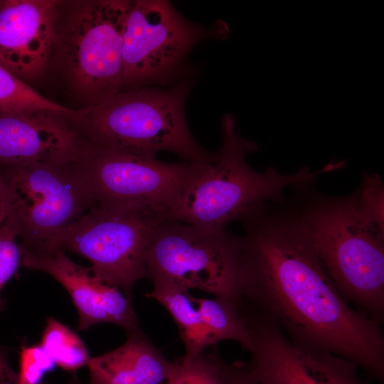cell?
<instances>
[{"mask_svg":"<svg viewBox=\"0 0 384 384\" xmlns=\"http://www.w3.org/2000/svg\"><path fill=\"white\" fill-rule=\"evenodd\" d=\"M252 206L244 228L240 307L274 321L294 343L329 352L382 381L380 324L339 293L292 211Z\"/></svg>","mask_w":384,"mask_h":384,"instance_id":"1","label":"cell"},{"mask_svg":"<svg viewBox=\"0 0 384 384\" xmlns=\"http://www.w3.org/2000/svg\"><path fill=\"white\" fill-rule=\"evenodd\" d=\"M193 78L168 86L122 90L100 105L74 110L65 118L81 137L103 147L151 158L164 151L186 163H210L216 152L198 142L186 119Z\"/></svg>","mask_w":384,"mask_h":384,"instance_id":"2","label":"cell"},{"mask_svg":"<svg viewBox=\"0 0 384 384\" xmlns=\"http://www.w3.org/2000/svg\"><path fill=\"white\" fill-rule=\"evenodd\" d=\"M292 213L341 296L381 324L384 318V231L357 192L318 195Z\"/></svg>","mask_w":384,"mask_h":384,"instance_id":"3","label":"cell"},{"mask_svg":"<svg viewBox=\"0 0 384 384\" xmlns=\"http://www.w3.org/2000/svg\"><path fill=\"white\" fill-rule=\"evenodd\" d=\"M235 127L231 113L223 115L222 144L215 159L202 166L167 213V220L206 232L223 231L251 207L279 203L286 189L309 185L321 173L336 170L331 162L314 171L304 167L283 174L270 167L259 172L245 160L247 154L257 150V144L241 137Z\"/></svg>","mask_w":384,"mask_h":384,"instance_id":"4","label":"cell"},{"mask_svg":"<svg viewBox=\"0 0 384 384\" xmlns=\"http://www.w3.org/2000/svg\"><path fill=\"white\" fill-rule=\"evenodd\" d=\"M132 0H60L50 70L75 110L122 90V34Z\"/></svg>","mask_w":384,"mask_h":384,"instance_id":"5","label":"cell"},{"mask_svg":"<svg viewBox=\"0 0 384 384\" xmlns=\"http://www.w3.org/2000/svg\"><path fill=\"white\" fill-rule=\"evenodd\" d=\"M228 23L191 21L167 0H132L122 34V90L168 86L191 78L188 56L201 41H224Z\"/></svg>","mask_w":384,"mask_h":384,"instance_id":"6","label":"cell"},{"mask_svg":"<svg viewBox=\"0 0 384 384\" xmlns=\"http://www.w3.org/2000/svg\"><path fill=\"white\" fill-rule=\"evenodd\" d=\"M166 219L165 214L137 204L94 202L33 251L62 250L80 255L97 276L131 298L134 284L146 277L152 236Z\"/></svg>","mask_w":384,"mask_h":384,"instance_id":"7","label":"cell"},{"mask_svg":"<svg viewBox=\"0 0 384 384\" xmlns=\"http://www.w3.org/2000/svg\"><path fill=\"white\" fill-rule=\"evenodd\" d=\"M242 247L243 238L226 230L206 232L166 219L151 240L146 277L236 304L242 292Z\"/></svg>","mask_w":384,"mask_h":384,"instance_id":"8","label":"cell"},{"mask_svg":"<svg viewBox=\"0 0 384 384\" xmlns=\"http://www.w3.org/2000/svg\"><path fill=\"white\" fill-rule=\"evenodd\" d=\"M69 163L95 202L137 204L166 215L205 164L164 162L81 137Z\"/></svg>","mask_w":384,"mask_h":384,"instance_id":"9","label":"cell"},{"mask_svg":"<svg viewBox=\"0 0 384 384\" xmlns=\"http://www.w3.org/2000/svg\"><path fill=\"white\" fill-rule=\"evenodd\" d=\"M8 195L7 216L21 247L38 250L82 216L95 202L68 163L34 161L0 164Z\"/></svg>","mask_w":384,"mask_h":384,"instance_id":"10","label":"cell"},{"mask_svg":"<svg viewBox=\"0 0 384 384\" xmlns=\"http://www.w3.org/2000/svg\"><path fill=\"white\" fill-rule=\"evenodd\" d=\"M248 362L242 367L252 384H369L353 362L292 342L272 319L252 314Z\"/></svg>","mask_w":384,"mask_h":384,"instance_id":"11","label":"cell"},{"mask_svg":"<svg viewBox=\"0 0 384 384\" xmlns=\"http://www.w3.org/2000/svg\"><path fill=\"white\" fill-rule=\"evenodd\" d=\"M21 266L48 274L69 293L79 315V331L107 323L123 328L127 334L142 332L131 298L90 267L75 263L62 250L31 251L21 247Z\"/></svg>","mask_w":384,"mask_h":384,"instance_id":"12","label":"cell"},{"mask_svg":"<svg viewBox=\"0 0 384 384\" xmlns=\"http://www.w3.org/2000/svg\"><path fill=\"white\" fill-rule=\"evenodd\" d=\"M59 2L0 1V65L29 85L50 70Z\"/></svg>","mask_w":384,"mask_h":384,"instance_id":"13","label":"cell"},{"mask_svg":"<svg viewBox=\"0 0 384 384\" xmlns=\"http://www.w3.org/2000/svg\"><path fill=\"white\" fill-rule=\"evenodd\" d=\"M65 115L51 111L0 112V164L70 162L80 137Z\"/></svg>","mask_w":384,"mask_h":384,"instance_id":"14","label":"cell"},{"mask_svg":"<svg viewBox=\"0 0 384 384\" xmlns=\"http://www.w3.org/2000/svg\"><path fill=\"white\" fill-rule=\"evenodd\" d=\"M90 384H161L171 375L169 361L142 333L129 334L119 348L91 358Z\"/></svg>","mask_w":384,"mask_h":384,"instance_id":"15","label":"cell"},{"mask_svg":"<svg viewBox=\"0 0 384 384\" xmlns=\"http://www.w3.org/2000/svg\"><path fill=\"white\" fill-rule=\"evenodd\" d=\"M152 283L153 289L146 296L160 303L173 317L184 344V356L193 357L214 345L188 291L166 282Z\"/></svg>","mask_w":384,"mask_h":384,"instance_id":"16","label":"cell"},{"mask_svg":"<svg viewBox=\"0 0 384 384\" xmlns=\"http://www.w3.org/2000/svg\"><path fill=\"white\" fill-rule=\"evenodd\" d=\"M190 298L198 311L213 344L224 340L238 342L249 351L251 336L245 319L237 306L219 297Z\"/></svg>","mask_w":384,"mask_h":384,"instance_id":"17","label":"cell"},{"mask_svg":"<svg viewBox=\"0 0 384 384\" xmlns=\"http://www.w3.org/2000/svg\"><path fill=\"white\" fill-rule=\"evenodd\" d=\"M40 345L56 366L67 371L87 365L91 358L79 336L53 317L47 319Z\"/></svg>","mask_w":384,"mask_h":384,"instance_id":"18","label":"cell"},{"mask_svg":"<svg viewBox=\"0 0 384 384\" xmlns=\"http://www.w3.org/2000/svg\"><path fill=\"white\" fill-rule=\"evenodd\" d=\"M36 111L70 114L73 109L45 97L0 65V112L27 113Z\"/></svg>","mask_w":384,"mask_h":384,"instance_id":"19","label":"cell"},{"mask_svg":"<svg viewBox=\"0 0 384 384\" xmlns=\"http://www.w3.org/2000/svg\"><path fill=\"white\" fill-rule=\"evenodd\" d=\"M218 351H203L193 357L185 356L174 361L171 375L165 384H224Z\"/></svg>","mask_w":384,"mask_h":384,"instance_id":"20","label":"cell"},{"mask_svg":"<svg viewBox=\"0 0 384 384\" xmlns=\"http://www.w3.org/2000/svg\"><path fill=\"white\" fill-rule=\"evenodd\" d=\"M17 237L14 223L6 217L0 226V295L5 284L21 266V247L16 242ZM4 308V301L0 297V312Z\"/></svg>","mask_w":384,"mask_h":384,"instance_id":"21","label":"cell"},{"mask_svg":"<svg viewBox=\"0 0 384 384\" xmlns=\"http://www.w3.org/2000/svg\"><path fill=\"white\" fill-rule=\"evenodd\" d=\"M55 363L43 348L39 345L23 346L19 355L21 384H38L44 374L51 370Z\"/></svg>","mask_w":384,"mask_h":384,"instance_id":"22","label":"cell"},{"mask_svg":"<svg viewBox=\"0 0 384 384\" xmlns=\"http://www.w3.org/2000/svg\"><path fill=\"white\" fill-rule=\"evenodd\" d=\"M356 192L364 211L384 231V186L379 175L365 174Z\"/></svg>","mask_w":384,"mask_h":384,"instance_id":"23","label":"cell"},{"mask_svg":"<svg viewBox=\"0 0 384 384\" xmlns=\"http://www.w3.org/2000/svg\"><path fill=\"white\" fill-rule=\"evenodd\" d=\"M0 384H21L18 373L11 367L8 352L0 346Z\"/></svg>","mask_w":384,"mask_h":384,"instance_id":"24","label":"cell"},{"mask_svg":"<svg viewBox=\"0 0 384 384\" xmlns=\"http://www.w3.org/2000/svg\"><path fill=\"white\" fill-rule=\"evenodd\" d=\"M8 213V195L4 178L0 174V226L6 219Z\"/></svg>","mask_w":384,"mask_h":384,"instance_id":"25","label":"cell"},{"mask_svg":"<svg viewBox=\"0 0 384 384\" xmlns=\"http://www.w3.org/2000/svg\"><path fill=\"white\" fill-rule=\"evenodd\" d=\"M70 384H82L77 378H74L71 381Z\"/></svg>","mask_w":384,"mask_h":384,"instance_id":"26","label":"cell"},{"mask_svg":"<svg viewBox=\"0 0 384 384\" xmlns=\"http://www.w3.org/2000/svg\"><path fill=\"white\" fill-rule=\"evenodd\" d=\"M0 1H1V0H0Z\"/></svg>","mask_w":384,"mask_h":384,"instance_id":"27","label":"cell"}]
</instances>
